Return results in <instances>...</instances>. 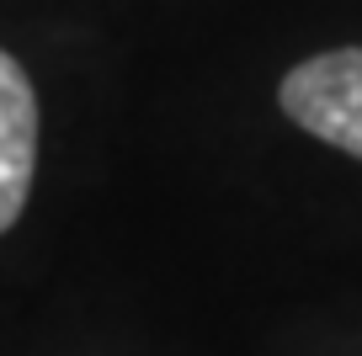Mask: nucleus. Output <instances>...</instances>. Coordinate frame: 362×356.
<instances>
[{
	"label": "nucleus",
	"mask_w": 362,
	"mask_h": 356,
	"mask_svg": "<svg viewBox=\"0 0 362 356\" xmlns=\"http://www.w3.org/2000/svg\"><path fill=\"white\" fill-rule=\"evenodd\" d=\"M277 101L304 134L362 160V48H330L293 64L277 85Z\"/></svg>",
	"instance_id": "f257e3e1"
},
{
	"label": "nucleus",
	"mask_w": 362,
	"mask_h": 356,
	"mask_svg": "<svg viewBox=\"0 0 362 356\" xmlns=\"http://www.w3.org/2000/svg\"><path fill=\"white\" fill-rule=\"evenodd\" d=\"M37 176V90L0 48V234L22 218Z\"/></svg>",
	"instance_id": "f03ea898"
}]
</instances>
